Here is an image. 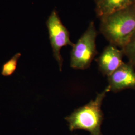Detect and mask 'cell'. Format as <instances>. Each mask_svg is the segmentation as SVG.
Wrapping results in <instances>:
<instances>
[{
    "mask_svg": "<svg viewBox=\"0 0 135 135\" xmlns=\"http://www.w3.org/2000/svg\"><path fill=\"white\" fill-rule=\"evenodd\" d=\"M94 2H95V3H96V4L97 5H98V4H99V3H101L102 1H103L104 0H94Z\"/></svg>",
    "mask_w": 135,
    "mask_h": 135,
    "instance_id": "30bf717a",
    "label": "cell"
},
{
    "mask_svg": "<svg viewBox=\"0 0 135 135\" xmlns=\"http://www.w3.org/2000/svg\"><path fill=\"white\" fill-rule=\"evenodd\" d=\"M124 55L122 49L120 50L115 46L110 44L96 60L100 71L104 75L109 76L123 63L122 59Z\"/></svg>",
    "mask_w": 135,
    "mask_h": 135,
    "instance_id": "8992f818",
    "label": "cell"
},
{
    "mask_svg": "<svg viewBox=\"0 0 135 135\" xmlns=\"http://www.w3.org/2000/svg\"><path fill=\"white\" fill-rule=\"evenodd\" d=\"M122 50L124 55L129 59V63L135 66V32Z\"/></svg>",
    "mask_w": 135,
    "mask_h": 135,
    "instance_id": "9c48e42d",
    "label": "cell"
},
{
    "mask_svg": "<svg viewBox=\"0 0 135 135\" xmlns=\"http://www.w3.org/2000/svg\"><path fill=\"white\" fill-rule=\"evenodd\" d=\"M97 32L94 22L90 23L86 31L74 44L71 51V67L75 69L85 70L90 67L97 54L96 39Z\"/></svg>",
    "mask_w": 135,
    "mask_h": 135,
    "instance_id": "3957f363",
    "label": "cell"
},
{
    "mask_svg": "<svg viewBox=\"0 0 135 135\" xmlns=\"http://www.w3.org/2000/svg\"><path fill=\"white\" fill-rule=\"evenodd\" d=\"M48 31L50 43L53 50V56L57 62L60 70L63 66V59L61 54V50L66 46L73 47L74 44L70 38V34L66 27L63 24L58 12L53 10L46 23Z\"/></svg>",
    "mask_w": 135,
    "mask_h": 135,
    "instance_id": "277c9868",
    "label": "cell"
},
{
    "mask_svg": "<svg viewBox=\"0 0 135 135\" xmlns=\"http://www.w3.org/2000/svg\"><path fill=\"white\" fill-rule=\"evenodd\" d=\"M130 63L123 62L108 76L110 91L118 92L128 89H135V71Z\"/></svg>",
    "mask_w": 135,
    "mask_h": 135,
    "instance_id": "5b68a950",
    "label": "cell"
},
{
    "mask_svg": "<svg viewBox=\"0 0 135 135\" xmlns=\"http://www.w3.org/2000/svg\"><path fill=\"white\" fill-rule=\"evenodd\" d=\"M100 32L110 44L123 48L135 32V5L100 18Z\"/></svg>",
    "mask_w": 135,
    "mask_h": 135,
    "instance_id": "6da1fadb",
    "label": "cell"
},
{
    "mask_svg": "<svg viewBox=\"0 0 135 135\" xmlns=\"http://www.w3.org/2000/svg\"><path fill=\"white\" fill-rule=\"evenodd\" d=\"M110 91L109 86L101 93H98L94 100L81 107L65 119L69 124L71 131L84 130L91 135H103L101 131L103 114L102 111V102L107 93Z\"/></svg>",
    "mask_w": 135,
    "mask_h": 135,
    "instance_id": "7a4b0ae2",
    "label": "cell"
},
{
    "mask_svg": "<svg viewBox=\"0 0 135 135\" xmlns=\"http://www.w3.org/2000/svg\"><path fill=\"white\" fill-rule=\"evenodd\" d=\"M21 56V54L18 53L10 60L5 63L2 66L1 74L4 76H10L16 70L18 61Z\"/></svg>",
    "mask_w": 135,
    "mask_h": 135,
    "instance_id": "ba28073f",
    "label": "cell"
},
{
    "mask_svg": "<svg viewBox=\"0 0 135 135\" xmlns=\"http://www.w3.org/2000/svg\"><path fill=\"white\" fill-rule=\"evenodd\" d=\"M135 5V0H104L96 5V13L99 18L119 10Z\"/></svg>",
    "mask_w": 135,
    "mask_h": 135,
    "instance_id": "52a82bcc",
    "label": "cell"
}]
</instances>
